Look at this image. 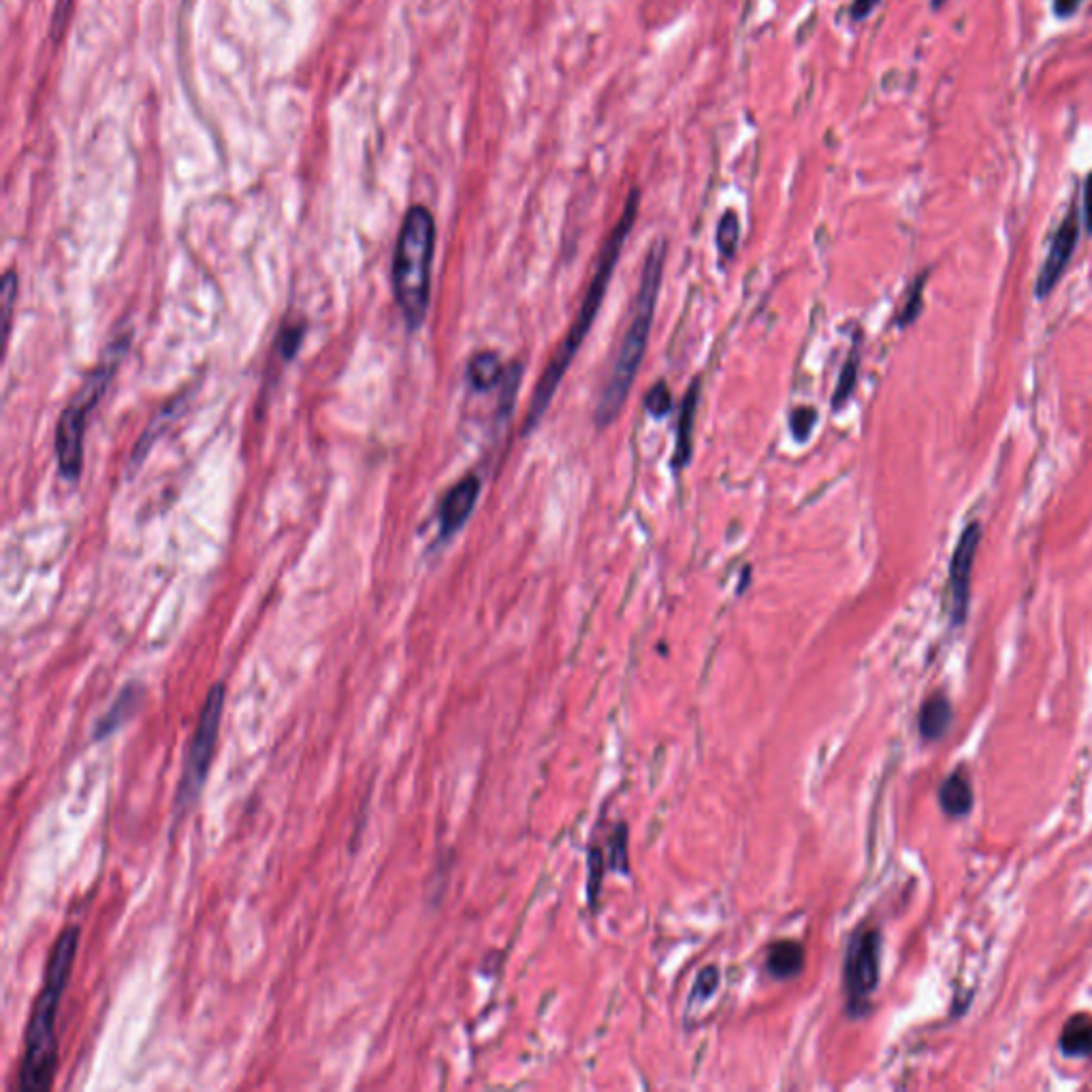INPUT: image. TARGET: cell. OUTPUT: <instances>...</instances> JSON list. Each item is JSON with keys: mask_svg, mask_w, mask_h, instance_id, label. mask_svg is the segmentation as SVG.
<instances>
[{"mask_svg": "<svg viewBox=\"0 0 1092 1092\" xmlns=\"http://www.w3.org/2000/svg\"><path fill=\"white\" fill-rule=\"evenodd\" d=\"M979 540H981V525L975 523V521L968 523L964 527V532L960 534L958 544H956L954 555H952L950 594H952V619H954V624H962L966 609H968L970 572H973L975 555H977V549H979Z\"/></svg>", "mask_w": 1092, "mask_h": 1092, "instance_id": "obj_8", "label": "cell"}, {"mask_svg": "<svg viewBox=\"0 0 1092 1092\" xmlns=\"http://www.w3.org/2000/svg\"><path fill=\"white\" fill-rule=\"evenodd\" d=\"M877 5H879V0H854L852 18L854 20H864Z\"/></svg>", "mask_w": 1092, "mask_h": 1092, "instance_id": "obj_27", "label": "cell"}, {"mask_svg": "<svg viewBox=\"0 0 1092 1092\" xmlns=\"http://www.w3.org/2000/svg\"><path fill=\"white\" fill-rule=\"evenodd\" d=\"M645 404H647L649 412L654 416H658V418L669 414L673 410V396H671L669 387H666L664 383H658L654 389L647 393V402Z\"/></svg>", "mask_w": 1092, "mask_h": 1092, "instance_id": "obj_20", "label": "cell"}, {"mask_svg": "<svg viewBox=\"0 0 1092 1092\" xmlns=\"http://www.w3.org/2000/svg\"><path fill=\"white\" fill-rule=\"evenodd\" d=\"M80 948V927H67L50 952L43 988L30 1011L24 1054L20 1065V1088L24 1092H45L54 1084L58 1071V1035L56 1020L60 1000L71 981V970Z\"/></svg>", "mask_w": 1092, "mask_h": 1092, "instance_id": "obj_1", "label": "cell"}, {"mask_svg": "<svg viewBox=\"0 0 1092 1092\" xmlns=\"http://www.w3.org/2000/svg\"><path fill=\"white\" fill-rule=\"evenodd\" d=\"M939 802H942V809L952 817H962L970 811V807H973V792H970V785L964 775L954 772L952 777L942 783Z\"/></svg>", "mask_w": 1092, "mask_h": 1092, "instance_id": "obj_13", "label": "cell"}, {"mask_svg": "<svg viewBox=\"0 0 1092 1092\" xmlns=\"http://www.w3.org/2000/svg\"><path fill=\"white\" fill-rule=\"evenodd\" d=\"M879 956H882V939L873 929L860 931L845 956V990L849 998V1009L860 1013V1007L867 1005L869 996L875 992L879 983Z\"/></svg>", "mask_w": 1092, "mask_h": 1092, "instance_id": "obj_7", "label": "cell"}, {"mask_svg": "<svg viewBox=\"0 0 1092 1092\" xmlns=\"http://www.w3.org/2000/svg\"><path fill=\"white\" fill-rule=\"evenodd\" d=\"M922 291H924V278L916 280V284L912 286V291H909V295H907L905 310L901 314V325H909L912 321H916V316H918L920 306H922Z\"/></svg>", "mask_w": 1092, "mask_h": 1092, "instance_id": "obj_24", "label": "cell"}, {"mask_svg": "<svg viewBox=\"0 0 1092 1092\" xmlns=\"http://www.w3.org/2000/svg\"><path fill=\"white\" fill-rule=\"evenodd\" d=\"M813 422H815V410H811V408H798V410H794V414H792V433H794L798 439H807V435L811 433Z\"/></svg>", "mask_w": 1092, "mask_h": 1092, "instance_id": "obj_25", "label": "cell"}, {"mask_svg": "<svg viewBox=\"0 0 1092 1092\" xmlns=\"http://www.w3.org/2000/svg\"><path fill=\"white\" fill-rule=\"evenodd\" d=\"M224 700H226L224 682L211 685V689L205 695V702L201 708L199 721H196L194 734L188 742L184 770H181V779H179L177 796H175L177 811L192 809L194 802L199 800L203 792L207 775H209V766L211 762H214V755H216Z\"/></svg>", "mask_w": 1092, "mask_h": 1092, "instance_id": "obj_6", "label": "cell"}, {"mask_svg": "<svg viewBox=\"0 0 1092 1092\" xmlns=\"http://www.w3.org/2000/svg\"><path fill=\"white\" fill-rule=\"evenodd\" d=\"M1060 1050L1073 1058L1092 1056V1018L1088 1015H1075L1060 1035Z\"/></svg>", "mask_w": 1092, "mask_h": 1092, "instance_id": "obj_14", "label": "cell"}, {"mask_svg": "<svg viewBox=\"0 0 1092 1092\" xmlns=\"http://www.w3.org/2000/svg\"><path fill=\"white\" fill-rule=\"evenodd\" d=\"M136 689H139V687L129 685V687L123 691V695L118 697V702L112 706V710L108 712V715H105V717L101 719V723H99V727H97V732H95V734H97L99 738H101V736H110L114 730H118V727L123 725V723L133 715V710H127V708H135V706H136L135 700H139V697H136Z\"/></svg>", "mask_w": 1092, "mask_h": 1092, "instance_id": "obj_17", "label": "cell"}, {"mask_svg": "<svg viewBox=\"0 0 1092 1092\" xmlns=\"http://www.w3.org/2000/svg\"><path fill=\"white\" fill-rule=\"evenodd\" d=\"M1084 224L1086 231L1092 233V173L1088 175L1084 186Z\"/></svg>", "mask_w": 1092, "mask_h": 1092, "instance_id": "obj_26", "label": "cell"}, {"mask_svg": "<svg viewBox=\"0 0 1092 1092\" xmlns=\"http://www.w3.org/2000/svg\"><path fill=\"white\" fill-rule=\"evenodd\" d=\"M664 259H666V244L660 239L656 241L654 248H651L645 261L641 288H639V295H636L634 310H632V321L628 325L624 342H621L617 357L613 361V370L609 378H606V385L598 400L596 422L600 424V427H609L611 422L617 420L634 387L636 374H639L641 370L651 325H654V312L658 306Z\"/></svg>", "mask_w": 1092, "mask_h": 1092, "instance_id": "obj_3", "label": "cell"}, {"mask_svg": "<svg viewBox=\"0 0 1092 1092\" xmlns=\"http://www.w3.org/2000/svg\"><path fill=\"white\" fill-rule=\"evenodd\" d=\"M131 346V333H123L118 336L108 348H105L103 359L99 366L86 376L84 385L75 393L65 412L60 414L58 427H56V457L60 465V474L67 480H78L82 474L84 465V433H86V420L88 414L93 412L95 406L101 402V398L108 391L112 378L123 363L127 351Z\"/></svg>", "mask_w": 1092, "mask_h": 1092, "instance_id": "obj_5", "label": "cell"}, {"mask_svg": "<svg viewBox=\"0 0 1092 1092\" xmlns=\"http://www.w3.org/2000/svg\"><path fill=\"white\" fill-rule=\"evenodd\" d=\"M435 220L422 205L408 209L393 256V293L410 329L422 325L429 308Z\"/></svg>", "mask_w": 1092, "mask_h": 1092, "instance_id": "obj_4", "label": "cell"}, {"mask_svg": "<svg viewBox=\"0 0 1092 1092\" xmlns=\"http://www.w3.org/2000/svg\"><path fill=\"white\" fill-rule=\"evenodd\" d=\"M467 378H469V385H472L476 391H489L499 381H504L502 361H499L495 353H489V351L478 353L472 357V361H469Z\"/></svg>", "mask_w": 1092, "mask_h": 1092, "instance_id": "obj_16", "label": "cell"}, {"mask_svg": "<svg viewBox=\"0 0 1092 1092\" xmlns=\"http://www.w3.org/2000/svg\"><path fill=\"white\" fill-rule=\"evenodd\" d=\"M697 393L700 387L691 385L687 391L685 400L679 410V427H677V446H675V467L681 469L689 463L691 457V433H693V418H695V406H697Z\"/></svg>", "mask_w": 1092, "mask_h": 1092, "instance_id": "obj_11", "label": "cell"}, {"mask_svg": "<svg viewBox=\"0 0 1092 1092\" xmlns=\"http://www.w3.org/2000/svg\"><path fill=\"white\" fill-rule=\"evenodd\" d=\"M738 239H740V222H738V216L734 214V211H727V214L719 220V226H717V248L723 256H732L736 246H738Z\"/></svg>", "mask_w": 1092, "mask_h": 1092, "instance_id": "obj_19", "label": "cell"}, {"mask_svg": "<svg viewBox=\"0 0 1092 1092\" xmlns=\"http://www.w3.org/2000/svg\"><path fill=\"white\" fill-rule=\"evenodd\" d=\"M15 299H18V278H15V271H7L5 278H3V293H0V303H3L5 336H9V325H11V314H13Z\"/></svg>", "mask_w": 1092, "mask_h": 1092, "instance_id": "obj_21", "label": "cell"}, {"mask_svg": "<svg viewBox=\"0 0 1092 1092\" xmlns=\"http://www.w3.org/2000/svg\"><path fill=\"white\" fill-rule=\"evenodd\" d=\"M952 704L946 700L944 695H935L931 697V700H927V704L922 706V712H920V732L922 736L927 740H935L939 736H944L946 730L952 723Z\"/></svg>", "mask_w": 1092, "mask_h": 1092, "instance_id": "obj_15", "label": "cell"}, {"mask_svg": "<svg viewBox=\"0 0 1092 1092\" xmlns=\"http://www.w3.org/2000/svg\"><path fill=\"white\" fill-rule=\"evenodd\" d=\"M1080 7V0H1054V13L1058 18H1069Z\"/></svg>", "mask_w": 1092, "mask_h": 1092, "instance_id": "obj_28", "label": "cell"}, {"mask_svg": "<svg viewBox=\"0 0 1092 1092\" xmlns=\"http://www.w3.org/2000/svg\"><path fill=\"white\" fill-rule=\"evenodd\" d=\"M856 378H858V355L854 353L852 359L847 361V366L841 374L839 389H837V393H834V406H841L843 402H847L849 396H852V391L856 387Z\"/></svg>", "mask_w": 1092, "mask_h": 1092, "instance_id": "obj_22", "label": "cell"}, {"mask_svg": "<svg viewBox=\"0 0 1092 1092\" xmlns=\"http://www.w3.org/2000/svg\"><path fill=\"white\" fill-rule=\"evenodd\" d=\"M478 495H480V480L474 474H467L465 478H461L444 495L442 506H439V514H437L439 538H450L454 532H459L469 514H472Z\"/></svg>", "mask_w": 1092, "mask_h": 1092, "instance_id": "obj_10", "label": "cell"}, {"mask_svg": "<svg viewBox=\"0 0 1092 1092\" xmlns=\"http://www.w3.org/2000/svg\"><path fill=\"white\" fill-rule=\"evenodd\" d=\"M606 864L615 873H628V828L619 824L606 845Z\"/></svg>", "mask_w": 1092, "mask_h": 1092, "instance_id": "obj_18", "label": "cell"}, {"mask_svg": "<svg viewBox=\"0 0 1092 1092\" xmlns=\"http://www.w3.org/2000/svg\"><path fill=\"white\" fill-rule=\"evenodd\" d=\"M766 966L772 977L790 979L805 966V948L796 942H779L770 948Z\"/></svg>", "mask_w": 1092, "mask_h": 1092, "instance_id": "obj_12", "label": "cell"}, {"mask_svg": "<svg viewBox=\"0 0 1092 1092\" xmlns=\"http://www.w3.org/2000/svg\"><path fill=\"white\" fill-rule=\"evenodd\" d=\"M719 985V973L715 966L710 968H704L700 975H697L695 979V985H693V1000H704L708 998L712 992L717 990Z\"/></svg>", "mask_w": 1092, "mask_h": 1092, "instance_id": "obj_23", "label": "cell"}, {"mask_svg": "<svg viewBox=\"0 0 1092 1092\" xmlns=\"http://www.w3.org/2000/svg\"><path fill=\"white\" fill-rule=\"evenodd\" d=\"M639 205H641V192L632 190L630 196H628L624 216L619 218V222H617L615 229L611 231L609 239H606V246H604L602 256H600V265L594 273V280H591V284H589V291L585 295V301H583V306L579 310V316H576V321L570 327L566 340L561 342V346L557 348L555 357L551 359L549 368L544 370L540 383L536 387V393L532 398V406H529V414H527V429L534 427V424L546 412V408H549L553 396L557 393L561 378L566 376L572 359L576 357V353H579V348L583 346L591 325H594V321H596V316H598L600 306H602V299H604L606 291H609V282L613 278V271H615V265H617L619 256H621V250H624V244H626V239L632 231L636 214H639Z\"/></svg>", "mask_w": 1092, "mask_h": 1092, "instance_id": "obj_2", "label": "cell"}, {"mask_svg": "<svg viewBox=\"0 0 1092 1092\" xmlns=\"http://www.w3.org/2000/svg\"><path fill=\"white\" fill-rule=\"evenodd\" d=\"M1078 239H1080V209L1073 203L1067 211V216L1058 226L1048 252V259H1045L1043 269L1039 273L1037 297L1043 299L1052 293V288L1056 286V282L1060 280V276H1063V271L1067 269L1071 261L1075 246H1078Z\"/></svg>", "mask_w": 1092, "mask_h": 1092, "instance_id": "obj_9", "label": "cell"}]
</instances>
